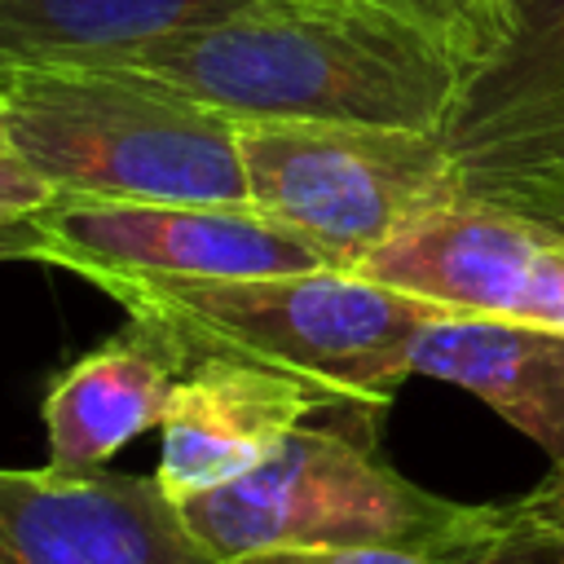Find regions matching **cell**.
Here are the masks:
<instances>
[{
    "instance_id": "12",
    "label": "cell",
    "mask_w": 564,
    "mask_h": 564,
    "mask_svg": "<svg viewBox=\"0 0 564 564\" xmlns=\"http://www.w3.org/2000/svg\"><path fill=\"white\" fill-rule=\"evenodd\" d=\"M410 370L454 383L564 463V335L445 308L410 344Z\"/></svg>"
},
{
    "instance_id": "7",
    "label": "cell",
    "mask_w": 564,
    "mask_h": 564,
    "mask_svg": "<svg viewBox=\"0 0 564 564\" xmlns=\"http://www.w3.org/2000/svg\"><path fill=\"white\" fill-rule=\"evenodd\" d=\"M357 273L458 313L564 335V238L476 198H458L414 220Z\"/></svg>"
},
{
    "instance_id": "6",
    "label": "cell",
    "mask_w": 564,
    "mask_h": 564,
    "mask_svg": "<svg viewBox=\"0 0 564 564\" xmlns=\"http://www.w3.org/2000/svg\"><path fill=\"white\" fill-rule=\"evenodd\" d=\"M48 260L93 286L106 282H242L326 269V260L238 203H106L48 198L35 212Z\"/></svg>"
},
{
    "instance_id": "3",
    "label": "cell",
    "mask_w": 564,
    "mask_h": 564,
    "mask_svg": "<svg viewBox=\"0 0 564 564\" xmlns=\"http://www.w3.org/2000/svg\"><path fill=\"white\" fill-rule=\"evenodd\" d=\"M379 405H326L260 467L181 507L194 542L229 564L264 551L427 546L471 533L489 502L441 498L401 476L379 445Z\"/></svg>"
},
{
    "instance_id": "11",
    "label": "cell",
    "mask_w": 564,
    "mask_h": 564,
    "mask_svg": "<svg viewBox=\"0 0 564 564\" xmlns=\"http://www.w3.org/2000/svg\"><path fill=\"white\" fill-rule=\"evenodd\" d=\"M189 366L194 352L176 330L128 313L123 330L75 357L48 383L40 405L48 432L44 467L57 476L106 471L128 441L163 423L172 388Z\"/></svg>"
},
{
    "instance_id": "16",
    "label": "cell",
    "mask_w": 564,
    "mask_h": 564,
    "mask_svg": "<svg viewBox=\"0 0 564 564\" xmlns=\"http://www.w3.org/2000/svg\"><path fill=\"white\" fill-rule=\"evenodd\" d=\"M463 198L529 216V220H538L564 238V154L529 163V167L463 176Z\"/></svg>"
},
{
    "instance_id": "15",
    "label": "cell",
    "mask_w": 564,
    "mask_h": 564,
    "mask_svg": "<svg viewBox=\"0 0 564 564\" xmlns=\"http://www.w3.org/2000/svg\"><path fill=\"white\" fill-rule=\"evenodd\" d=\"M366 4L427 35L463 75L489 62L516 22V0H366Z\"/></svg>"
},
{
    "instance_id": "10",
    "label": "cell",
    "mask_w": 564,
    "mask_h": 564,
    "mask_svg": "<svg viewBox=\"0 0 564 564\" xmlns=\"http://www.w3.org/2000/svg\"><path fill=\"white\" fill-rule=\"evenodd\" d=\"M441 145L458 181L564 154V0H516L502 48L463 75Z\"/></svg>"
},
{
    "instance_id": "2",
    "label": "cell",
    "mask_w": 564,
    "mask_h": 564,
    "mask_svg": "<svg viewBox=\"0 0 564 564\" xmlns=\"http://www.w3.org/2000/svg\"><path fill=\"white\" fill-rule=\"evenodd\" d=\"M0 128L53 198L251 207L234 119L132 70H4Z\"/></svg>"
},
{
    "instance_id": "14",
    "label": "cell",
    "mask_w": 564,
    "mask_h": 564,
    "mask_svg": "<svg viewBox=\"0 0 564 564\" xmlns=\"http://www.w3.org/2000/svg\"><path fill=\"white\" fill-rule=\"evenodd\" d=\"M229 564H555V546L524 498L489 502V516L449 542L352 546V551H264Z\"/></svg>"
},
{
    "instance_id": "9",
    "label": "cell",
    "mask_w": 564,
    "mask_h": 564,
    "mask_svg": "<svg viewBox=\"0 0 564 564\" xmlns=\"http://www.w3.org/2000/svg\"><path fill=\"white\" fill-rule=\"evenodd\" d=\"M326 405L344 401L308 379L238 357H194L159 423L163 449L154 480L172 502L229 485L260 467L304 419Z\"/></svg>"
},
{
    "instance_id": "13",
    "label": "cell",
    "mask_w": 564,
    "mask_h": 564,
    "mask_svg": "<svg viewBox=\"0 0 564 564\" xmlns=\"http://www.w3.org/2000/svg\"><path fill=\"white\" fill-rule=\"evenodd\" d=\"M260 0H0V75L88 66L181 31L225 22Z\"/></svg>"
},
{
    "instance_id": "5",
    "label": "cell",
    "mask_w": 564,
    "mask_h": 564,
    "mask_svg": "<svg viewBox=\"0 0 564 564\" xmlns=\"http://www.w3.org/2000/svg\"><path fill=\"white\" fill-rule=\"evenodd\" d=\"M251 207L304 238L326 269L357 273L388 238L463 198L441 132L242 119Z\"/></svg>"
},
{
    "instance_id": "1",
    "label": "cell",
    "mask_w": 564,
    "mask_h": 564,
    "mask_svg": "<svg viewBox=\"0 0 564 564\" xmlns=\"http://www.w3.org/2000/svg\"><path fill=\"white\" fill-rule=\"evenodd\" d=\"M88 66L159 79L225 119H304L441 132L463 70L366 0H260Z\"/></svg>"
},
{
    "instance_id": "4",
    "label": "cell",
    "mask_w": 564,
    "mask_h": 564,
    "mask_svg": "<svg viewBox=\"0 0 564 564\" xmlns=\"http://www.w3.org/2000/svg\"><path fill=\"white\" fill-rule=\"evenodd\" d=\"M132 317L163 322L194 357H238L388 410L414 375L410 344L445 304L392 291L366 273L308 269L242 282H106Z\"/></svg>"
},
{
    "instance_id": "17",
    "label": "cell",
    "mask_w": 564,
    "mask_h": 564,
    "mask_svg": "<svg viewBox=\"0 0 564 564\" xmlns=\"http://www.w3.org/2000/svg\"><path fill=\"white\" fill-rule=\"evenodd\" d=\"M48 198H53L48 185L18 159L9 132L0 128V225H9V220H31Z\"/></svg>"
},
{
    "instance_id": "8",
    "label": "cell",
    "mask_w": 564,
    "mask_h": 564,
    "mask_svg": "<svg viewBox=\"0 0 564 564\" xmlns=\"http://www.w3.org/2000/svg\"><path fill=\"white\" fill-rule=\"evenodd\" d=\"M0 564H220L154 476L0 467Z\"/></svg>"
},
{
    "instance_id": "18",
    "label": "cell",
    "mask_w": 564,
    "mask_h": 564,
    "mask_svg": "<svg viewBox=\"0 0 564 564\" xmlns=\"http://www.w3.org/2000/svg\"><path fill=\"white\" fill-rule=\"evenodd\" d=\"M0 260H48V238L35 216L0 225Z\"/></svg>"
}]
</instances>
